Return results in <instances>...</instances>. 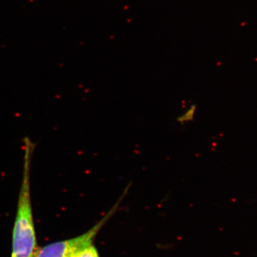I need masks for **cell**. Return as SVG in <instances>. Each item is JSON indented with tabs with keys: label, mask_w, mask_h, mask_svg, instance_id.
I'll list each match as a JSON object with an SVG mask.
<instances>
[{
	"label": "cell",
	"mask_w": 257,
	"mask_h": 257,
	"mask_svg": "<svg viewBox=\"0 0 257 257\" xmlns=\"http://www.w3.org/2000/svg\"><path fill=\"white\" fill-rule=\"evenodd\" d=\"M128 191L130 189L128 187H125L119 199L106 213V215L103 216L100 220L87 232L73 239L57 241L38 248L33 257H69L79 250L93 244V241L95 239L96 235L118 210L123 199L127 195Z\"/></svg>",
	"instance_id": "cell-2"
},
{
	"label": "cell",
	"mask_w": 257,
	"mask_h": 257,
	"mask_svg": "<svg viewBox=\"0 0 257 257\" xmlns=\"http://www.w3.org/2000/svg\"><path fill=\"white\" fill-rule=\"evenodd\" d=\"M23 142V178L13 227L12 257H33L37 251L31 199L32 160L35 144L28 137Z\"/></svg>",
	"instance_id": "cell-1"
},
{
	"label": "cell",
	"mask_w": 257,
	"mask_h": 257,
	"mask_svg": "<svg viewBox=\"0 0 257 257\" xmlns=\"http://www.w3.org/2000/svg\"><path fill=\"white\" fill-rule=\"evenodd\" d=\"M69 257H100L98 250L96 249L94 244L90 245L87 247L79 250L77 252L74 253Z\"/></svg>",
	"instance_id": "cell-4"
},
{
	"label": "cell",
	"mask_w": 257,
	"mask_h": 257,
	"mask_svg": "<svg viewBox=\"0 0 257 257\" xmlns=\"http://www.w3.org/2000/svg\"><path fill=\"white\" fill-rule=\"evenodd\" d=\"M197 104H192L187 108L186 110L180 115H179L177 118V121L180 125H185L188 123L192 122L195 118L196 113H197Z\"/></svg>",
	"instance_id": "cell-3"
}]
</instances>
